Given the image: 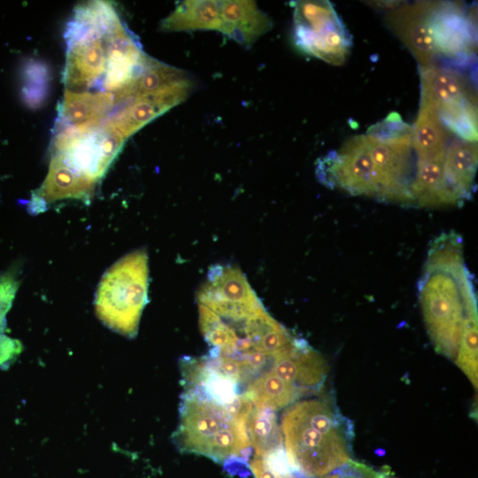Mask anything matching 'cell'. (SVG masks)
I'll list each match as a JSON object with an SVG mask.
<instances>
[{
    "mask_svg": "<svg viewBox=\"0 0 478 478\" xmlns=\"http://www.w3.org/2000/svg\"><path fill=\"white\" fill-rule=\"evenodd\" d=\"M428 252L420 283L425 323L436 351L455 361L465 322L477 314L473 285L459 235L443 234Z\"/></svg>",
    "mask_w": 478,
    "mask_h": 478,
    "instance_id": "1",
    "label": "cell"
},
{
    "mask_svg": "<svg viewBox=\"0 0 478 478\" xmlns=\"http://www.w3.org/2000/svg\"><path fill=\"white\" fill-rule=\"evenodd\" d=\"M281 432L288 461L304 477L330 474L351 460L352 422L330 398L290 405L281 418Z\"/></svg>",
    "mask_w": 478,
    "mask_h": 478,
    "instance_id": "2",
    "label": "cell"
},
{
    "mask_svg": "<svg viewBox=\"0 0 478 478\" xmlns=\"http://www.w3.org/2000/svg\"><path fill=\"white\" fill-rule=\"evenodd\" d=\"M123 25L113 6L105 1H91L75 7L67 24L66 89L83 92L100 87L106 75L111 42Z\"/></svg>",
    "mask_w": 478,
    "mask_h": 478,
    "instance_id": "3",
    "label": "cell"
},
{
    "mask_svg": "<svg viewBox=\"0 0 478 478\" xmlns=\"http://www.w3.org/2000/svg\"><path fill=\"white\" fill-rule=\"evenodd\" d=\"M172 437L180 451L224 464L247 459L251 450L246 422L222 405L190 393L181 395L180 421Z\"/></svg>",
    "mask_w": 478,
    "mask_h": 478,
    "instance_id": "4",
    "label": "cell"
},
{
    "mask_svg": "<svg viewBox=\"0 0 478 478\" xmlns=\"http://www.w3.org/2000/svg\"><path fill=\"white\" fill-rule=\"evenodd\" d=\"M149 266L145 251L127 254L103 275L97 287L95 309L112 330L134 337L147 303Z\"/></svg>",
    "mask_w": 478,
    "mask_h": 478,
    "instance_id": "5",
    "label": "cell"
},
{
    "mask_svg": "<svg viewBox=\"0 0 478 478\" xmlns=\"http://www.w3.org/2000/svg\"><path fill=\"white\" fill-rule=\"evenodd\" d=\"M379 187L378 198L412 204V127L397 112L372 126L365 135Z\"/></svg>",
    "mask_w": 478,
    "mask_h": 478,
    "instance_id": "6",
    "label": "cell"
},
{
    "mask_svg": "<svg viewBox=\"0 0 478 478\" xmlns=\"http://www.w3.org/2000/svg\"><path fill=\"white\" fill-rule=\"evenodd\" d=\"M126 140L106 120L68 126L54 138L50 160L96 188Z\"/></svg>",
    "mask_w": 478,
    "mask_h": 478,
    "instance_id": "7",
    "label": "cell"
},
{
    "mask_svg": "<svg viewBox=\"0 0 478 478\" xmlns=\"http://www.w3.org/2000/svg\"><path fill=\"white\" fill-rule=\"evenodd\" d=\"M294 39L305 53L340 66L346 60L351 38L329 1H296Z\"/></svg>",
    "mask_w": 478,
    "mask_h": 478,
    "instance_id": "8",
    "label": "cell"
},
{
    "mask_svg": "<svg viewBox=\"0 0 478 478\" xmlns=\"http://www.w3.org/2000/svg\"><path fill=\"white\" fill-rule=\"evenodd\" d=\"M316 173L320 182L339 188L351 195L378 197L374 166L365 135H355L320 159Z\"/></svg>",
    "mask_w": 478,
    "mask_h": 478,
    "instance_id": "9",
    "label": "cell"
},
{
    "mask_svg": "<svg viewBox=\"0 0 478 478\" xmlns=\"http://www.w3.org/2000/svg\"><path fill=\"white\" fill-rule=\"evenodd\" d=\"M197 303L227 322L242 321L264 306L242 271L233 266H212L197 292Z\"/></svg>",
    "mask_w": 478,
    "mask_h": 478,
    "instance_id": "10",
    "label": "cell"
},
{
    "mask_svg": "<svg viewBox=\"0 0 478 478\" xmlns=\"http://www.w3.org/2000/svg\"><path fill=\"white\" fill-rule=\"evenodd\" d=\"M429 21L436 55L460 61L474 54V23L459 4L432 2Z\"/></svg>",
    "mask_w": 478,
    "mask_h": 478,
    "instance_id": "11",
    "label": "cell"
},
{
    "mask_svg": "<svg viewBox=\"0 0 478 478\" xmlns=\"http://www.w3.org/2000/svg\"><path fill=\"white\" fill-rule=\"evenodd\" d=\"M432 2L404 4L391 8L385 15L387 27L408 48L420 67L433 65L436 56L430 27Z\"/></svg>",
    "mask_w": 478,
    "mask_h": 478,
    "instance_id": "12",
    "label": "cell"
},
{
    "mask_svg": "<svg viewBox=\"0 0 478 478\" xmlns=\"http://www.w3.org/2000/svg\"><path fill=\"white\" fill-rule=\"evenodd\" d=\"M270 370L305 395L319 391L328 366L322 356L304 340L294 339L288 348L272 357Z\"/></svg>",
    "mask_w": 478,
    "mask_h": 478,
    "instance_id": "13",
    "label": "cell"
},
{
    "mask_svg": "<svg viewBox=\"0 0 478 478\" xmlns=\"http://www.w3.org/2000/svg\"><path fill=\"white\" fill-rule=\"evenodd\" d=\"M193 85H185L168 90L135 97L106 121L127 139L143 126L183 102Z\"/></svg>",
    "mask_w": 478,
    "mask_h": 478,
    "instance_id": "14",
    "label": "cell"
},
{
    "mask_svg": "<svg viewBox=\"0 0 478 478\" xmlns=\"http://www.w3.org/2000/svg\"><path fill=\"white\" fill-rule=\"evenodd\" d=\"M181 384L190 393L226 405L238 395V383L214 367L208 356L181 359Z\"/></svg>",
    "mask_w": 478,
    "mask_h": 478,
    "instance_id": "15",
    "label": "cell"
},
{
    "mask_svg": "<svg viewBox=\"0 0 478 478\" xmlns=\"http://www.w3.org/2000/svg\"><path fill=\"white\" fill-rule=\"evenodd\" d=\"M420 102L436 112L466 103L475 102L474 94L466 78L457 70L431 65L420 67Z\"/></svg>",
    "mask_w": 478,
    "mask_h": 478,
    "instance_id": "16",
    "label": "cell"
},
{
    "mask_svg": "<svg viewBox=\"0 0 478 478\" xmlns=\"http://www.w3.org/2000/svg\"><path fill=\"white\" fill-rule=\"evenodd\" d=\"M220 22L219 32L246 48L272 28L271 19L253 1H220Z\"/></svg>",
    "mask_w": 478,
    "mask_h": 478,
    "instance_id": "17",
    "label": "cell"
},
{
    "mask_svg": "<svg viewBox=\"0 0 478 478\" xmlns=\"http://www.w3.org/2000/svg\"><path fill=\"white\" fill-rule=\"evenodd\" d=\"M451 132L431 105L420 102L412 127V146L418 159L443 163Z\"/></svg>",
    "mask_w": 478,
    "mask_h": 478,
    "instance_id": "18",
    "label": "cell"
},
{
    "mask_svg": "<svg viewBox=\"0 0 478 478\" xmlns=\"http://www.w3.org/2000/svg\"><path fill=\"white\" fill-rule=\"evenodd\" d=\"M185 85H193L187 73L147 55L139 72L124 91L125 103L137 96Z\"/></svg>",
    "mask_w": 478,
    "mask_h": 478,
    "instance_id": "19",
    "label": "cell"
},
{
    "mask_svg": "<svg viewBox=\"0 0 478 478\" xmlns=\"http://www.w3.org/2000/svg\"><path fill=\"white\" fill-rule=\"evenodd\" d=\"M477 145L460 138L453 140L445 151L443 170L446 181L460 198L472 195L477 168Z\"/></svg>",
    "mask_w": 478,
    "mask_h": 478,
    "instance_id": "20",
    "label": "cell"
},
{
    "mask_svg": "<svg viewBox=\"0 0 478 478\" xmlns=\"http://www.w3.org/2000/svg\"><path fill=\"white\" fill-rule=\"evenodd\" d=\"M411 194L413 203L420 206H442L462 202L446 181L443 163L439 162L418 159Z\"/></svg>",
    "mask_w": 478,
    "mask_h": 478,
    "instance_id": "21",
    "label": "cell"
},
{
    "mask_svg": "<svg viewBox=\"0 0 478 478\" xmlns=\"http://www.w3.org/2000/svg\"><path fill=\"white\" fill-rule=\"evenodd\" d=\"M117 105L115 96L109 93L66 89L60 117L61 120L69 126L101 123Z\"/></svg>",
    "mask_w": 478,
    "mask_h": 478,
    "instance_id": "22",
    "label": "cell"
},
{
    "mask_svg": "<svg viewBox=\"0 0 478 478\" xmlns=\"http://www.w3.org/2000/svg\"><path fill=\"white\" fill-rule=\"evenodd\" d=\"M220 1H182L161 21L160 29L166 32L217 30L220 28Z\"/></svg>",
    "mask_w": 478,
    "mask_h": 478,
    "instance_id": "23",
    "label": "cell"
},
{
    "mask_svg": "<svg viewBox=\"0 0 478 478\" xmlns=\"http://www.w3.org/2000/svg\"><path fill=\"white\" fill-rule=\"evenodd\" d=\"M243 394L254 407L273 411L292 405L304 395L297 387L281 379L271 370L264 371L250 382Z\"/></svg>",
    "mask_w": 478,
    "mask_h": 478,
    "instance_id": "24",
    "label": "cell"
},
{
    "mask_svg": "<svg viewBox=\"0 0 478 478\" xmlns=\"http://www.w3.org/2000/svg\"><path fill=\"white\" fill-rule=\"evenodd\" d=\"M247 431L256 456L283 448L281 431L271 409L254 407L247 420Z\"/></svg>",
    "mask_w": 478,
    "mask_h": 478,
    "instance_id": "25",
    "label": "cell"
},
{
    "mask_svg": "<svg viewBox=\"0 0 478 478\" xmlns=\"http://www.w3.org/2000/svg\"><path fill=\"white\" fill-rule=\"evenodd\" d=\"M18 281L10 275L0 277V367L13 360L22 351V345L17 339L6 335V314L9 312L16 291Z\"/></svg>",
    "mask_w": 478,
    "mask_h": 478,
    "instance_id": "26",
    "label": "cell"
},
{
    "mask_svg": "<svg viewBox=\"0 0 478 478\" xmlns=\"http://www.w3.org/2000/svg\"><path fill=\"white\" fill-rule=\"evenodd\" d=\"M455 363L477 389V314L470 316L465 322Z\"/></svg>",
    "mask_w": 478,
    "mask_h": 478,
    "instance_id": "27",
    "label": "cell"
},
{
    "mask_svg": "<svg viewBox=\"0 0 478 478\" xmlns=\"http://www.w3.org/2000/svg\"><path fill=\"white\" fill-rule=\"evenodd\" d=\"M47 68L40 63H31L26 71V99L31 106L42 104L47 90Z\"/></svg>",
    "mask_w": 478,
    "mask_h": 478,
    "instance_id": "28",
    "label": "cell"
},
{
    "mask_svg": "<svg viewBox=\"0 0 478 478\" xmlns=\"http://www.w3.org/2000/svg\"><path fill=\"white\" fill-rule=\"evenodd\" d=\"M385 470L375 471L362 463L350 460L347 464L335 470L333 474H328L314 478H381Z\"/></svg>",
    "mask_w": 478,
    "mask_h": 478,
    "instance_id": "29",
    "label": "cell"
},
{
    "mask_svg": "<svg viewBox=\"0 0 478 478\" xmlns=\"http://www.w3.org/2000/svg\"><path fill=\"white\" fill-rule=\"evenodd\" d=\"M249 466L255 478H299L296 474H280L266 465L263 459L254 455L250 461Z\"/></svg>",
    "mask_w": 478,
    "mask_h": 478,
    "instance_id": "30",
    "label": "cell"
},
{
    "mask_svg": "<svg viewBox=\"0 0 478 478\" xmlns=\"http://www.w3.org/2000/svg\"><path fill=\"white\" fill-rule=\"evenodd\" d=\"M381 478H395L392 474H390V469H387L386 473Z\"/></svg>",
    "mask_w": 478,
    "mask_h": 478,
    "instance_id": "31",
    "label": "cell"
}]
</instances>
